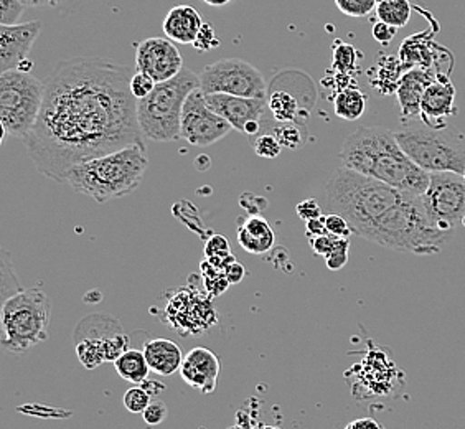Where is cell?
Listing matches in <instances>:
<instances>
[{
    "label": "cell",
    "instance_id": "bcb514c9",
    "mask_svg": "<svg viewBox=\"0 0 465 429\" xmlns=\"http://www.w3.org/2000/svg\"><path fill=\"white\" fill-rule=\"evenodd\" d=\"M244 274H246V271H244L242 264H240V263H232V266H228V268L224 269V276H226L230 284L242 283Z\"/></svg>",
    "mask_w": 465,
    "mask_h": 429
},
{
    "label": "cell",
    "instance_id": "ee69618b",
    "mask_svg": "<svg viewBox=\"0 0 465 429\" xmlns=\"http://www.w3.org/2000/svg\"><path fill=\"white\" fill-rule=\"evenodd\" d=\"M396 32H398V28L391 27V25H388L385 22H380V20L371 28L373 38L380 45L385 46L391 44V40L396 36Z\"/></svg>",
    "mask_w": 465,
    "mask_h": 429
},
{
    "label": "cell",
    "instance_id": "ffe728a7",
    "mask_svg": "<svg viewBox=\"0 0 465 429\" xmlns=\"http://www.w3.org/2000/svg\"><path fill=\"white\" fill-rule=\"evenodd\" d=\"M203 27L202 15L193 5H175L163 18V34L173 44L193 45L200 30Z\"/></svg>",
    "mask_w": 465,
    "mask_h": 429
},
{
    "label": "cell",
    "instance_id": "8fae6325",
    "mask_svg": "<svg viewBox=\"0 0 465 429\" xmlns=\"http://www.w3.org/2000/svg\"><path fill=\"white\" fill-rule=\"evenodd\" d=\"M345 376L351 384L353 394L367 392L365 396H388L403 388L404 384L403 372L390 358L388 349L376 347L375 344L373 349H368L365 358L350 368Z\"/></svg>",
    "mask_w": 465,
    "mask_h": 429
},
{
    "label": "cell",
    "instance_id": "f907efd6",
    "mask_svg": "<svg viewBox=\"0 0 465 429\" xmlns=\"http://www.w3.org/2000/svg\"><path fill=\"white\" fill-rule=\"evenodd\" d=\"M462 224H465V218H464V220H462Z\"/></svg>",
    "mask_w": 465,
    "mask_h": 429
},
{
    "label": "cell",
    "instance_id": "816d5d0a",
    "mask_svg": "<svg viewBox=\"0 0 465 429\" xmlns=\"http://www.w3.org/2000/svg\"><path fill=\"white\" fill-rule=\"evenodd\" d=\"M464 180H465V170H464Z\"/></svg>",
    "mask_w": 465,
    "mask_h": 429
},
{
    "label": "cell",
    "instance_id": "f35d334b",
    "mask_svg": "<svg viewBox=\"0 0 465 429\" xmlns=\"http://www.w3.org/2000/svg\"><path fill=\"white\" fill-rule=\"evenodd\" d=\"M155 81L145 75V73L135 72L133 75V80H131V93L135 99H143L145 96H149L155 88Z\"/></svg>",
    "mask_w": 465,
    "mask_h": 429
},
{
    "label": "cell",
    "instance_id": "f546056e",
    "mask_svg": "<svg viewBox=\"0 0 465 429\" xmlns=\"http://www.w3.org/2000/svg\"><path fill=\"white\" fill-rule=\"evenodd\" d=\"M200 268H202V276H203V281H205L206 291L210 293L212 297L223 294L224 291L232 286V284L228 283L226 276H224L223 271H220V269H216L215 266H212L208 261H203V263L200 264Z\"/></svg>",
    "mask_w": 465,
    "mask_h": 429
},
{
    "label": "cell",
    "instance_id": "52a82bcc",
    "mask_svg": "<svg viewBox=\"0 0 465 429\" xmlns=\"http://www.w3.org/2000/svg\"><path fill=\"white\" fill-rule=\"evenodd\" d=\"M52 322V301L38 287L24 289L2 303L0 340L12 354L27 350L48 339Z\"/></svg>",
    "mask_w": 465,
    "mask_h": 429
},
{
    "label": "cell",
    "instance_id": "74e56055",
    "mask_svg": "<svg viewBox=\"0 0 465 429\" xmlns=\"http://www.w3.org/2000/svg\"><path fill=\"white\" fill-rule=\"evenodd\" d=\"M167 416H169V410H167V404L162 400H153L143 413V423L151 428L162 424L163 421L167 420Z\"/></svg>",
    "mask_w": 465,
    "mask_h": 429
},
{
    "label": "cell",
    "instance_id": "5b68a950",
    "mask_svg": "<svg viewBox=\"0 0 465 429\" xmlns=\"http://www.w3.org/2000/svg\"><path fill=\"white\" fill-rule=\"evenodd\" d=\"M394 137L404 154L424 172L464 175L465 135L456 127H430L414 119L404 123Z\"/></svg>",
    "mask_w": 465,
    "mask_h": 429
},
{
    "label": "cell",
    "instance_id": "f1b7e54d",
    "mask_svg": "<svg viewBox=\"0 0 465 429\" xmlns=\"http://www.w3.org/2000/svg\"><path fill=\"white\" fill-rule=\"evenodd\" d=\"M269 135H274L278 143L287 149H297L305 143L304 133L297 123H279L271 129Z\"/></svg>",
    "mask_w": 465,
    "mask_h": 429
},
{
    "label": "cell",
    "instance_id": "7c38bea8",
    "mask_svg": "<svg viewBox=\"0 0 465 429\" xmlns=\"http://www.w3.org/2000/svg\"><path fill=\"white\" fill-rule=\"evenodd\" d=\"M232 129V125L224 117L208 107L202 88L190 93L182 115L180 139H185L197 147H208L230 135Z\"/></svg>",
    "mask_w": 465,
    "mask_h": 429
},
{
    "label": "cell",
    "instance_id": "d4e9b609",
    "mask_svg": "<svg viewBox=\"0 0 465 429\" xmlns=\"http://www.w3.org/2000/svg\"><path fill=\"white\" fill-rule=\"evenodd\" d=\"M410 0H380L376 7V17L394 28H403L411 18Z\"/></svg>",
    "mask_w": 465,
    "mask_h": 429
},
{
    "label": "cell",
    "instance_id": "4fadbf2b",
    "mask_svg": "<svg viewBox=\"0 0 465 429\" xmlns=\"http://www.w3.org/2000/svg\"><path fill=\"white\" fill-rule=\"evenodd\" d=\"M183 68L182 54L169 38L153 36L135 45V70L149 75L157 85L175 78Z\"/></svg>",
    "mask_w": 465,
    "mask_h": 429
},
{
    "label": "cell",
    "instance_id": "603a6c76",
    "mask_svg": "<svg viewBox=\"0 0 465 429\" xmlns=\"http://www.w3.org/2000/svg\"><path fill=\"white\" fill-rule=\"evenodd\" d=\"M117 375L125 382L139 384L147 382L149 378V364L143 355V350L129 349L114 362Z\"/></svg>",
    "mask_w": 465,
    "mask_h": 429
},
{
    "label": "cell",
    "instance_id": "e0dca14e",
    "mask_svg": "<svg viewBox=\"0 0 465 429\" xmlns=\"http://www.w3.org/2000/svg\"><path fill=\"white\" fill-rule=\"evenodd\" d=\"M220 360L212 350L195 347L190 350L180 368L183 382L202 394H213L220 376Z\"/></svg>",
    "mask_w": 465,
    "mask_h": 429
},
{
    "label": "cell",
    "instance_id": "ac0fdd59",
    "mask_svg": "<svg viewBox=\"0 0 465 429\" xmlns=\"http://www.w3.org/2000/svg\"><path fill=\"white\" fill-rule=\"evenodd\" d=\"M456 88L449 78H438L420 101V119L430 127H446L449 117L456 116Z\"/></svg>",
    "mask_w": 465,
    "mask_h": 429
},
{
    "label": "cell",
    "instance_id": "836d02e7",
    "mask_svg": "<svg viewBox=\"0 0 465 429\" xmlns=\"http://www.w3.org/2000/svg\"><path fill=\"white\" fill-rule=\"evenodd\" d=\"M24 289L18 283L15 271L10 266L9 254L7 251H4V258H2V303L10 299L12 295L22 293Z\"/></svg>",
    "mask_w": 465,
    "mask_h": 429
},
{
    "label": "cell",
    "instance_id": "7a4b0ae2",
    "mask_svg": "<svg viewBox=\"0 0 465 429\" xmlns=\"http://www.w3.org/2000/svg\"><path fill=\"white\" fill-rule=\"evenodd\" d=\"M341 161L345 169L414 197H422L430 187V174L420 169L386 129L358 127L341 145Z\"/></svg>",
    "mask_w": 465,
    "mask_h": 429
},
{
    "label": "cell",
    "instance_id": "c3c4849f",
    "mask_svg": "<svg viewBox=\"0 0 465 429\" xmlns=\"http://www.w3.org/2000/svg\"><path fill=\"white\" fill-rule=\"evenodd\" d=\"M25 5L32 9H56L63 0H22Z\"/></svg>",
    "mask_w": 465,
    "mask_h": 429
},
{
    "label": "cell",
    "instance_id": "cb8c5ba5",
    "mask_svg": "<svg viewBox=\"0 0 465 429\" xmlns=\"http://www.w3.org/2000/svg\"><path fill=\"white\" fill-rule=\"evenodd\" d=\"M333 111L345 121H357L365 115L367 109V95L358 90L357 86H350L333 96Z\"/></svg>",
    "mask_w": 465,
    "mask_h": 429
},
{
    "label": "cell",
    "instance_id": "8992f818",
    "mask_svg": "<svg viewBox=\"0 0 465 429\" xmlns=\"http://www.w3.org/2000/svg\"><path fill=\"white\" fill-rule=\"evenodd\" d=\"M197 88H202L200 75L183 68L175 78L155 85L149 96L137 99V121L143 139L153 143L180 139L183 107Z\"/></svg>",
    "mask_w": 465,
    "mask_h": 429
},
{
    "label": "cell",
    "instance_id": "7dc6e473",
    "mask_svg": "<svg viewBox=\"0 0 465 429\" xmlns=\"http://www.w3.org/2000/svg\"><path fill=\"white\" fill-rule=\"evenodd\" d=\"M345 429H383V426L375 418H360L349 423Z\"/></svg>",
    "mask_w": 465,
    "mask_h": 429
},
{
    "label": "cell",
    "instance_id": "6da1fadb",
    "mask_svg": "<svg viewBox=\"0 0 465 429\" xmlns=\"http://www.w3.org/2000/svg\"><path fill=\"white\" fill-rule=\"evenodd\" d=\"M133 75L127 65L80 56L60 63L44 80V106L24 139L42 175L64 184L83 162L145 143L131 93Z\"/></svg>",
    "mask_w": 465,
    "mask_h": 429
},
{
    "label": "cell",
    "instance_id": "60d3db41",
    "mask_svg": "<svg viewBox=\"0 0 465 429\" xmlns=\"http://www.w3.org/2000/svg\"><path fill=\"white\" fill-rule=\"evenodd\" d=\"M311 240V248H312L313 253L317 254V256H323V258H327L329 254H331V251L335 250V246L339 244V240L341 238H337V236H333V234H322V236H315V238H309Z\"/></svg>",
    "mask_w": 465,
    "mask_h": 429
},
{
    "label": "cell",
    "instance_id": "ab89813d",
    "mask_svg": "<svg viewBox=\"0 0 465 429\" xmlns=\"http://www.w3.org/2000/svg\"><path fill=\"white\" fill-rule=\"evenodd\" d=\"M325 226L329 234H333L337 238H349L350 234H353L349 222L339 214H325Z\"/></svg>",
    "mask_w": 465,
    "mask_h": 429
},
{
    "label": "cell",
    "instance_id": "44dd1931",
    "mask_svg": "<svg viewBox=\"0 0 465 429\" xmlns=\"http://www.w3.org/2000/svg\"><path fill=\"white\" fill-rule=\"evenodd\" d=\"M238 243L250 254H266L276 244V233L266 218L250 214L238 224Z\"/></svg>",
    "mask_w": 465,
    "mask_h": 429
},
{
    "label": "cell",
    "instance_id": "83f0119b",
    "mask_svg": "<svg viewBox=\"0 0 465 429\" xmlns=\"http://www.w3.org/2000/svg\"><path fill=\"white\" fill-rule=\"evenodd\" d=\"M358 52L355 46L337 42V46L333 48V62H331V70L341 73V75H351L357 70Z\"/></svg>",
    "mask_w": 465,
    "mask_h": 429
},
{
    "label": "cell",
    "instance_id": "4316f807",
    "mask_svg": "<svg viewBox=\"0 0 465 429\" xmlns=\"http://www.w3.org/2000/svg\"><path fill=\"white\" fill-rule=\"evenodd\" d=\"M76 355L80 358L81 365L86 370H94L104 362H108L106 344L99 339L76 340Z\"/></svg>",
    "mask_w": 465,
    "mask_h": 429
},
{
    "label": "cell",
    "instance_id": "d590c367",
    "mask_svg": "<svg viewBox=\"0 0 465 429\" xmlns=\"http://www.w3.org/2000/svg\"><path fill=\"white\" fill-rule=\"evenodd\" d=\"M254 153L260 155L262 159H276L281 155V149L282 145L278 143V139L272 135H261L254 139L252 143Z\"/></svg>",
    "mask_w": 465,
    "mask_h": 429
},
{
    "label": "cell",
    "instance_id": "2e32d148",
    "mask_svg": "<svg viewBox=\"0 0 465 429\" xmlns=\"http://www.w3.org/2000/svg\"><path fill=\"white\" fill-rule=\"evenodd\" d=\"M205 98L212 111L224 117L232 129L242 135L250 123H262L268 109V99L240 98L232 95H205Z\"/></svg>",
    "mask_w": 465,
    "mask_h": 429
},
{
    "label": "cell",
    "instance_id": "30bf717a",
    "mask_svg": "<svg viewBox=\"0 0 465 429\" xmlns=\"http://www.w3.org/2000/svg\"><path fill=\"white\" fill-rule=\"evenodd\" d=\"M430 224L444 233L456 232L465 218L464 175L430 174V187L420 197Z\"/></svg>",
    "mask_w": 465,
    "mask_h": 429
},
{
    "label": "cell",
    "instance_id": "ba28073f",
    "mask_svg": "<svg viewBox=\"0 0 465 429\" xmlns=\"http://www.w3.org/2000/svg\"><path fill=\"white\" fill-rule=\"evenodd\" d=\"M45 98V83L32 73L10 70L0 75L2 141L25 139L35 127Z\"/></svg>",
    "mask_w": 465,
    "mask_h": 429
},
{
    "label": "cell",
    "instance_id": "f6af8a7d",
    "mask_svg": "<svg viewBox=\"0 0 465 429\" xmlns=\"http://www.w3.org/2000/svg\"><path fill=\"white\" fill-rule=\"evenodd\" d=\"M305 228H307V236L309 238H315V236H322L327 234V226H325V214L321 218H315L311 222H305Z\"/></svg>",
    "mask_w": 465,
    "mask_h": 429
},
{
    "label": "cell",
    "instance_id": "9a60e30c",
    "mask_svg": "<svg viewBox=\"0 0 465 429\" xmlns=\"http://www.w3.org/2000/svg\"><path fill=\"white\" fill-rule=\"evenodd\" d=\"M173 299L187 309L185 313L182 309L167 305V311H165L167 322L175 331L188 334V335H197L210 329L212 325H215V307L206 295H202L200 293L198 294L182 293L175 295Z\"/></svg>",
    "mask_w": 465,
    "mask_h": 429
},
{
    "label": "cell",
    "instance_id": "1f68e13d",
    "mask_svg": "<svg viewBox=\"0 0 465 429\" xmlns=\"http://www.w3.org/2000/svg\"><path fill=\"white\" fill-rule=\"evenodd\" d=\"M123 402H124L127 412L133 413V414H143L145 408L153 402V398H151V394L147 392V388L135 384L125 392Z\"/></svg>",
    "mask_w": 465,
    "mask_h": 429
},
{
    "label": "cell",
    "instance_id": "d6a6232c",
    "mask_svg": "<svg viewBox=\"0 0 465 429\" xmlns=\"http://www.w3.org/2000/svg\"><path fill=\"white\" fill-rule=\"evenodd\" d=\"M403 63L398 62L393 56H386L381 58V62L378 65V73H376V80L371 81L375 85V88L381 91V93H391L394 91L391 83L388 81L390 73L398 72V70H403Z\"/></svg>",
    "mask_w": 465,
    "mask_h": 429
},
{
    "label": "cell",
    "instance_id": "8d00e7d4",
    "mask_svg": "<svg viewBox=\"0 0 465 429\" xmlns=\"http://www.w3.org/2000/svg\"><path fill=\"white\" fill-rule=\"evenodd\" d=\"M350 240L349 238H341L335 250L325 258V264L331 271H339L349 263Z\"/></svg>",
    "mask_w": 465,
    "mask_h": 429
},
{
    "label": "cell",
    "instance_id": "3957f363",
    "mask_svg": "<svg viewBox=\"0 0 465 429\" xmlns=\"http://www.w3.org/2000/svg\"><path fill=\"white\" fill-rule=\"evenodd\" d=\"M149 169V155L143 144H133L116 153L96 157L73 167L64 184L88 197L104 204L133 194L143 184Z\"/></svg>",
    "mask_w": 465,
    "mask_h": 429
},
{
    "label": "cell",
    "instance_id": "e575fe53",
    "mask_svg": "<svg viewBox=\"0 0 465 429\" xmlns=\"http://www.w3.org/2000/svg\"><path fill=\"white\" fill-rule=\"evenodd\" d=\"M27 10L22 0H0V25H18V20Z\"/></svg>",
    "mask_w": 465,
    "mask_h": 429
},
{
    "label": "cell",
    "instance_id": "b9f144b4",
    "mask_svg": "<svg viewBox=\"0 0 465 429\" xmlns=\"http://www.w3.org/2000/svg\"><path fill=\"white\" fill-rule=\"evenodd\" d=\"M193 46L200 50V52H208L212 48H218L220 46V40L216 38L215 27L210 25V24H203V27L200 30Z\"/></svg>",
    "mask_w": 465,
    "mask_h": 429
},
{
    "label": "cell",
    "instance_id": "277c9868",
    "mask_svg": "<svg viewBox=\"0 0 465 429\" xmlns=\"http://www.w3.org/2000/svg\"><path fill=\"white\" fill-rule=\"evenodd\" d=\"M327 205L349 222L351 232L363 236L376 220L400 205L410 194L365 177L353 170L339 167L327 184Z\"/></svg>",
    "mask_w": 465,
    "mask_h": 429
},
{
    "label": "cell",
    "instance_id": "d6986e66",
    "mask_svg": "<svg viewBox=\"0 0 465 429\" xmlns=\"http://www.w3.org/2000/svg\"><path fill=\"white\" fill-rule=\"evenodd\" d=\"M436 80H438V75L430 73L426 68H412L404 73L403 78L400 81V86L396 90L403 125L414 119H420L422 96Z\"/></svg>",
    "mask_w": 465,
    "mask_h": 429
},
{
    "label": "cell",
    "instance_id": "484cf974",
    "mask_svg": "<svg viewBox=\"0 0 465 429\" xmlns=\"http://www.w3.org/2000/svg\"><path fill=\"white\" fill-rule=\"evenodd\" d=\"M268 109L278 123H297L299 101L289 91L271 93L268 96Z\"/></svg>",
    "mask_w": 465,
    "mask_h": 429
},
{
    "label": "cell",
    "instance_id": "5bb4252c",
    "mask_svg": "<svg viewBox=\"0 0 465 429\" xmlns=\"http://www.w3.org/2000/svg\"><path fill=\"white\" fill-rule=\"evenodd\" d=\"M40 22H27L18 25H0V75L10 70L30 73L32 63L28 55L40 35Z\"/></svg>",
    "mask_w": 465,
    "mask_h": 429
},
{
    "label": "cell",
    "instance_id": "7bdbcfd3",
    "mask_svg": "<svg viewBox=\"0 0 465 429\" xmlns=\"http://www.w3.org/2000/svg\"><path fill=\"white\" fill-rule=\"evenodd\" d=\"M295 210H297L299 218H302L305 222H311V220L323 216L322 206L319 205V202L315 198H307L304 202H301Z\"/></svg>",
    "mask_w": 465,
    "mask_h": 429
},
{
    "label": "cell",
    "instance_id": "9c48e42d",
    "mask_svg": "<svg viewBox=\"0 0 465 429\" xmlns=\"http://www.w3.org/2000/svg\"><path fill=\"white\" fill-rule=\"evenodd\" d=\"M200 83L205 95L268 99V85L262 73L240 58H226L208 65L200 73Z\"/></svg>",
    "mask_w": 465,
    "mask_h": 429
},
{
    "label": "cell",
    "instance_id": "4dcf8cb0",
    "mask_svg": "<svg viewBox=\"0 0 465 429\" xmlns=\"http://www.w3.org/2000/svg\"><path fill=\"white\" fill-rule=\"evenodd\" d=\"M337 9L347 17H368L378 7V0H335Z\"/></svg>",
    "mask_w": 465,
    "mask_h": 429
},
{
    "label": "cell",
    "instance_id": "681fc988",
    "mask_svg": "<svg viewBox=\"0 0 465 429\" xmlns=\"http://www.w3.org/2000/svg\"><path fill=\"white\" fill-rule=\"evenodd\" d=\"M203 2L208 4V5H212V7H224V5H228L232 0H203Z\"/></svg>",
    "mask_w": 465,
    "mask_h": 429
},
{
    "label": "cell",
    "instance_id": "7402d4cb",
    "mask_svg": "<svg viewBox=\"0 0 465 429\" xmlns=\"http://www.w3.org/2000/svg\"><path fill=\"white\" fill-rule=\"evenodd\" d=\"M143 355L153 374L172 376L180 372L183 364V352L173 340L153 339L143 345Z\"/></svg>",
    "mask_w": 465,
    "mask_h": 429
}]
</instances>
